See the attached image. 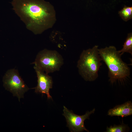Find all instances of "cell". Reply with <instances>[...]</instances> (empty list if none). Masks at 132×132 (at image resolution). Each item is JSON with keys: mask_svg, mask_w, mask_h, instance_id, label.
I'll list each match as a JSON object with an SVG mask.
<instances>
[{"mask_svg": "<svg viewBox=\"0 0 132 132\" xmlns=\"http://www.w3.org/2000/svg\"><path fill=\"white\" fill-rule=\"evenodd\" d=\"M127 126L122 124L113 126H111L109 127H107L106 129V132H124L127 130Z\"/></svg>", "mask_w": 132, "mask_h": 132, "instance_id": "obj_11", "label": "cell"}, {"mask_svg": "<svg viewBox=\"0 0 132 132\" xmlns=\"http://www.w3.org/2000/svg\"><path fill=\"white\" fill-rule=\"evenodd\" d=\"M98 46L84 50L77 62V67L80 75L86 81L95 80L98 76V72L102 64L99 54Z\"/></svg>", "mask_w": 132, "mask_h": 132, "instance_id": "obj_3", "label": "cell"}, {"mask_svg": "<svg viewBox=\"0 0 132 132\" xmlns=\"http://www.w3.org/2000/svg\"><path fill=\"white\" fill-rule=\"evenodd\" d=\"M132 114V103L129 101L121 105H117L108 111V115L113 116L125 117Z\"/></svg>", "mask_w": 132, "mask_h": 132, "instance_id": "obj_8", "label": "cell"}, {"mask_svg": "<svg viewBox=\"0 0 132 132\" xmlns=\"http://www.w3.org/2000/svg\"><path fill=\"white\" fill-rule=\"evenodd\" d=\"M121 55L125 53H127L132 55V33L128 34L127 37L123 45V48L118 51Z\"/></svg>", "mask_w": 132, "mask_h": 132, "instance_id": "obj_9", "label": "cell"}, {"mask_svg": "<svg viewBox=\"0 0 132 132\" xmlns=\"http://www.w3.org/2000/svg\"><path fill=\"white\" fill-rule=\"evenodd\" d=\"M34 68L38 78L37 85L33 88L35 89V92L45 94L48 99H52L49 93L50 89L52 88L53 81L52 77L35 66Z\"/></svg>", "mask_w": 132, "mask_h": 132, "instance_id": "obj_7", "label": "cell"}, {"mask_svg": "<svg viewBox=\"0 0 132 132\" xmlns=\"http://www.w3.org/2000/svg\"><path fill=\"white\" fill-rule=\"evenodd\" d=\"M118 13L121 19L127 22L132 18V7L125 6Z\"/></svg>", "mask_w": 132, "mask_h": 132, "instance_id": "obj_10", "label": "cell"}, {"mask_svg": "<svg viewBox=\"0 0 132 132\" xmlns=\"http://www.w3.org/2000/svg\"><path fill=\"white\" fill-rule=\"evenodd\" d=\"M63 107V115L66 119L67 126L70 132H79L85 131L89 132L85 126L84 121L86 119H89L90 116L94 112L95 109L87 111L84 115L80 116L75 114L72 111L69 110L65 106Z\"/></svg>", "mask_w": 132, "mask_h": 132, "instance_id": "obj_6", "label": "cell"}, {"mask_svg": "<svg viewBox=\"0 0 132 132\" xmlns=\"http://www.w3.org/2000/svg\"><path fill=\"white\" fill-rule=\"evenodd\" d=\"M3 86L7 90L17 97L19 101L23 98L24 94L29 89L19 75L18 70L15 69L8 70L3 77Z\"/></svg>", "mask_w": 132, "mask_h": 132, "instance_id": "obj_5", "label": "cell"}, {"mask_svg": "<svg viewBox=\"0 0 132 132\" xmlns=\"http://www.w3.org/2000/svg\"><path fill=\"white\" fill-rule=\"evenodd\" d=\"M98 51L102 60L108 68V76L111 83L123 79L130 75L129 67L122 61L121 55L115 46L106 47L99 49Z\"/></svg>", "mask_w": 132, "mask_h": 132, "instance_id": "obj_2", "label": "cell"}, {"mask_svg": "<svg viewBox=\"0 0 132 132\" xmlns=\"http://www.w3.org/2000/svg\"><path fill=\"white\" fill-rule=\"evenodd\" d=\"M11 4L27 29L35 34L51 28L56 21L53 7L44 0H12Z\"/></svg>", "mask_w": 132, "mask_h": 132, "instance_id": "obj_1", "label": "cell"}, {"mask_svg": "<svg viewBox=\"0 0 132 132\" xmlns=\"http://www.w3.org/2000/svg\"><path fill=\"white\" fill-rule=\"evenodd\" d=\"M63 63L62 56L57 51L45 49L38 53L33 63L48 74L59 70Z\"/></svg>", "mask_w": 132, "mask_h": 132, "instance_id": "obj_4", "label": "cell"}]
</instances>
